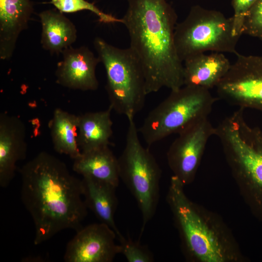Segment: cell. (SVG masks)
I'll return each instance as SVG.
<instances>
[{
	"mask_svg": "<svg viewBox=\"0 0 262 262\" xmlns=\"http://www.w3.org/2000/svg\"><path fill=\"white\" fill-rule=\"evenodd\" d=\"M21 198L35 227L33 243L42 244L59 232L76 231L87 215L82 180L72 175L66 164L42 151L19 170Z\"/></svg>",
	"mask_w": 262,
	"mask_h": 262,
	"instance_id": "1",
	"label": "cell"
},
{
	"mask_svg": "<svg viewBox=\"0 0 262 262\" xmlns=\"http://www.w3.org/2000/svg\"><path fill=\"white\" fill-rule=\"evenodd\" d=\"M122 19L130 48L144 71L147 94L183 84V65L176 50L174 33L177 15L166 0H128Z\"/></svg>",
	"mask_w": 262,
	"mask_h": 262,
	"instance_id": "2",
	"label": "cell"
},
{
	"mask_svg": "<svg viewBox=\"0 0 262 262\" xmlns=\"http://www.w3.org/2000/svg\"><path fill=\"white\" fill-rule=\"evenodd\" d=\"M106 71V89L113 110L134 117L143 108L146 96L143 68L131 49L115 47L100 37L94 42Z\"/></svg>",
	"mask_w": 262,
	"mask_h": 262,
	"instance_id": "3",
	"label": "cell"
},
{
	"mask_svg": "<svg viewBox=\"0 0 262 262\" xmlns=\"http://www.w3.org/2000/svg\"><path fill=\"white\" fill-rule=\"evenodd\" d=\"M239 108L215 127V134L232 167L248 185L256 211L262 216V130L245 120Z\"/></svg>",
	"mask_w": 262,
	"mask_h": 262,
	"instance_id": "4",
	"label": "cell"
},
{
	"mask_svg": "<svg viewBox=\"0 0 262 262\" xmlns=\"http://www.w3.org/2000/svg\"><path fill=\"white\" fill-rule=\"evenodd\" d=\"M215 101L209 90L183 85L171 90L169 96L148 113L138 131L150 146L208 117Z\"/></svg>",
	"mask_w": 262,
	"mask_h": 262,
	"instance_id": "5",
	"label": "cell"
},
{
	"mask_svg": "<svg viewBox=\"0 0 262 262\" xmlns=\"http://www.w3.org/2000/svg\"><path fill=\"white\" fill-rule=\"evenodd\" d=\"M240 37L234 32L232 16L199 5L191 7L186 18L177 24L174 33L176 50L182 62L207 51L236 54Z\"/></svg>",
	"mask_w": 262,
	"mask_h": 262,
	"instance_id": "6",
	"label": "cell"
},
{
	"mask_svg": "<svg viewBox=\"0 0 262 262\" xmlns=\"http://www.w3.org/2000/svg\"><path fill=\"white\" fill-rule=\"evenodd\" d=\"M127 119L125 145L118 158L119 176L135 198L141 212V235L157 209L161 170L148 149L142 145L134 117Z\"/></svg>",
	"mask_w": 262,
	"mask_h": 262,
	"instance_id": "7",
	"label": "cell"
},
{
	"mask_svg": "<svg viewBox=\"0 0 262 262\" xmlns=\"http://www.w3.org/2000/svg\"><path fill=\"white\" fill-rule=\"evenodd\" d=\"M176 176L171 179L167 201L189 253L203 262L225 261L223 248L215 233L201 218Z\"/></svg>",
	"mask_w": 262,
	"mask_h": 262,
	"instance_id": "8",
	"label": "cell"
},
{
	"mask_svg": "<svg viewBox=\"0 0 262 262\" xmlns=\"http://www.w3.org/2000/svg\"><path fill=\"white\" fill-rule=\"evenodd\" d=\"M235 55L236 60L215 87L217 95L239 108L262 113V56Z\"/></svg>",
	"mask_w": 262,
	"mask_h": 262,
	"instance_id": "9",
	"label": "cell"
},
{
	"mask_svg": "<svg viewBox=\"0 0 262 262\" xmlns=\"http://www.w3.org/2000/svg\"><path fill=\"white\" fill-rule=\"evenodd\" d=\"M167 153L169 165L184 184L193 178L209 139L215 134L208 117L200 119L181 131Z\"/></svg>",
	"mask_w": 262,
	"mask_h": 262,
	"instance_id": "10",
	"label": "cell"
},
{
	"mask_svg": "<svg viewBox=\"0 0 262 262\" xmlns=\"http://www.w3.org/2000/svg\"><path fill=\"white\" fill-rule=\"evenodd\" d=\"M76 232L67 244L66 262H111L120 253L116 233L105 224H90Z\"/></svg>",
	"mask_w": 262,
	"mask_h": 262,
	"instance_id": "11",
	"label": "cell"
},
{
	"mask_svg": "<svg viewBox=\"0 0 262 262\" xmlns=\"http://www.w3.org/2000/svg\"><path fill=\"white\" fill-rule=\"evenodd\" d=\"M63 59L57 66L56 82L74 90L94 91L98 87L96 68L99 58L86 47H69L62 52Z\"/></svg>",
	"mask_w": 262,
	"mask_h": 262,
	"instance_id": "12",
	"label": "cell"
},
{
	"mask_svg": "<svg viewBox=\"0 0 262 262\" xmlns=\"http://www.w3.org/2000/svg\"><path fill=\"white\" fill-rule=\"evenodd\" d=\"M26 127L18 117L0 115V186L7 187L14 178L16 163L26 156Z\"/></svg>",
	"mask_w": 262,
	"mask_h": 262,
	"instance_id": "13",
	"label": "cell"
},
{
	"mask_svg": "<svg viewBox=\"0 0 262 262\" xmlns=\"http://www.w3.org/2000/svg\"><path fill=\"white\" fill-rule=\"evenodd\" d=\"M33 12L31 0H0V58L12 56L17 38Z\"/></svg>",
	"mask_w": 262,
	"mask_h": 262,
	"instance_id": "14",
	"label": "cell"
},
{
	"mask_svg": "<svg viewBox=\"0 0 262 262\" xmlns=\"http://www.w3.org/2000/svg\"><path fill=\"white\" fill-rule=\"evenodd\" d=\"M183 84L208 90L216 87L231 64L224 53L212 52L195 55L183 62Z\"/></svg>",
	"mask_w": 262,
	"mask_h": 262,
	"instance_id": "15",
	"label": "cell"
},
{
	"mask_svg": "<svg viewBox=\"0 0 262 262\" xmlns=\"http://www.w3.org/2000/svg\"><path fill=\"white\" fill-rule=\"evenodd\" d=\"M73 160V171L82 177H89L118 186L120 180L118 160L109 146L81 152Z\"/></svg>",
	"mask_w": 262,
	"mask_h": 262,
	"instance_id": "16",
	"label": "cell"
},
{
	"mask_svg": "<svg viewBox=\"0 0 262 262\" xmlns=\"http://www.w3.org/2000/svg\"><path fill=\"white\" fill-rule=\"evenodd\" d=\"M82 182L83 197L87 209L94 213L100 222L111 228L117 238L120 237L122 234L114 219L118 203L116 187L89 177H83Z\"/></svg>",
	"mask_w": 262,
	"mask_h": 262,
	"instance_id": "17",
	"label": "cell"
},
{
	"mask_svg": "<svg viewBox=\"0 0 262 262\" xmlns=\"http://www.w3.org/2000/svg\"><path fill=\"white\" fill-rule=\"evenodd\" d=\"M39 16L42 26L41 44L45 50L59 54L76 41L75 26L63 13L57 9L46 10Z\"/></svg>",
	"mask_w": 262,
	"mask_h": 262,
	"instance_id": "18",
	"label": "cell"
},
{
	"mask_svg": "<svg viewBox=\"0 0 262 262\" xmlns=\"http://www.w3.org/2000/svg\"><path fill=\"white\" fill-rule=\"evenodd\" d=\"M112 107L101 111L78 115L77 141L81 152L110 144L113 135Z\"/></svg>",
	"mask_w": 262,
	"mask_h": 262,
	"instance_id": "19",
	"label": "cell"
},
{
	"mask_svg": "<svg viewBox=\"0 0 262 262\" xmlns=\"http://www.w3.org/2000/svg\"><path fill=\"white\" fill-rule=\"evenodd\" d=\"M49 125L56 152L73 160L77 158L81 153L77 141L78 115L56 108Z\"/></svg>",
	"mask_w": 262,
	"mask_h": 262,
	"instance_id": "20",
	"label": "cell"
},
{
	"mask_svg": "<svg viewBox=\"0 0 262 262\" xmlns=\"http://www.w3.org/2000/svg\"><path fill=\"white\" fill-rule=\"evenodd\" d=\"M49 3L62 13H71L84 10L89 11L96 15L102 23H122L121 18H118L103 12L93 3L86 0H50Z\"/></svg>",
	"mask_w": 262,
	"mask_h": 262,
	"instance_id": "21",
	"label": "cell"
},
{
	"mask_svg": "<svg viewBox=\"0 0 262 262\" xmlns=\"http://www.w3.org/2000/svg\"><path fill=\"white\" fill-rule=\"evenodd\" d=\"M118 239L120 242V253L124 256L128 262H152L154 261L152 253L146 246L122 235Z\"/></svg>",
	"mask_w": 262,
	"mask_h": 262,
	"instance_id": "22",
	"label": "cell"
},
{
	"mask_svg": "<svg viewBox=\"0 0 262 262\" xmlns=\"http://www.w3.org/2000/svg\"><path fill=\"white\" fill-rule=\"evenodd\" d=\"M242 33L262 41V0H257L248 12Z\"/></svg>",
	"mask_w": 262,
	"mask_h": 262,
	"instance_id": "23",
	"label": "cell"
},
{
	"mask_svg": "<svg viewBox=\"0 0 262 262\" xmlns=\"http://www.w3.org/2000/svg\"><path fill=\"white\" fill-rule=\"evenodd\" d=\"M257 0H232L231 5L234 14L232 16L233 20L234 31L235 34L241 36L245 18Z\"/></svg>",
	"mask_w": 262,
	"mask_h": 262,
	"instance_id": "24",
	"label": "cell"
},
{
	"mask_svg": "<svg viewBox=\"0 0 262 262\" xmlns=\"http://www.w3.org/2000/svg\"></svg>",
	"mask_w": 262,
	"mask_h": 262,
	"instance_id": "25",
	"label": "cell"
}]
</instances>
